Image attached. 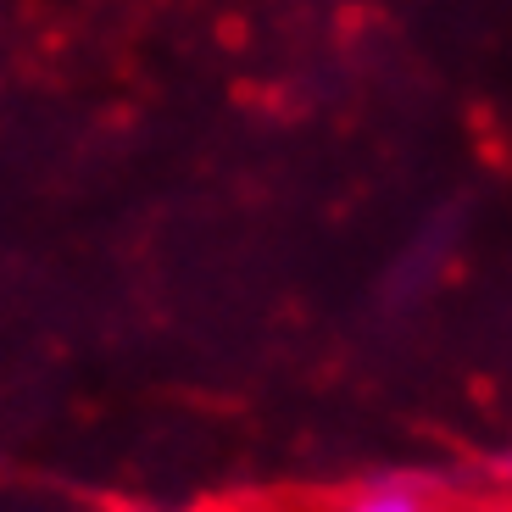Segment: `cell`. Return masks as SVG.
<instances>
[{"instance_id": "6da1fadb", "label": "cell", "mask_w": 512, "mask_h": 512, "mask_svg": "<svg viewBox=\"0 0 512 512\" xmlns=\"http://www.w3.org/2000/svg\"><path fill=\"white\" fill-rule=\"evenodd\" d=\"M340 512H429L418 490L407 485H379V490H362L357 501H346Z\"/></svg>"}]
</instances>
